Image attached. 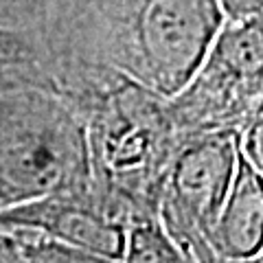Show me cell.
Segmentation results:
<instances>
[{"instance_id": "obj_12", "label": "cell", "mask_w": 263, "mask_h": 263, "mask_svg": "<svg viewBox=\"0 0 263 263\" xmlns=\"http://www.w3.org/2000/svg\"><path fill=\"white\" fill-rule=\"evenodd\" d=\"M184 248L191 252L195 263H263V254L261 257H252V259H226V257H221V254H217L215 250H213L206 243V239H202V237L184 243Z\"/></svg>"}, {"instance_id": "obj_1", "label": "cell", "mask_w": 263, "mask_h": 263, "mask_svg": "<svg viewBox=\"0 0 263 263\" xmlns=\"http://www.w3.org/2000/svg\"><path fill=\"white\" fill-rule=\"evenodd\" d=\"M224 20L219 0H55L40 29L60 60L121 72L167 99L195 72Z\"/></svg>"}, {"instance_id": "obj_8", "label": "cell", "mask_w": 263, "mask_h": 263, "mask_svg": "<svg viewBox=\"0 0 263 263\" xmlns=\"http://www.w3.org/2000/svg\"><path fill=\"white\" fill-rule=\"evenodd\" d=\"M13 90L60 95L62 66L37 27L0 22V92Z\"/></svg>"}, {"instance_id": "obj_10", "label": "cell", "mask_w": 263, "mask_h": 263, "mask_svg": "<svg viewBox=\"0 0 263 263\" xmlns=\"http://www.w3.org/2000/svg\"><path fill=\"white\" fill-rule=\"evenodd\" d=\"M15 237L20 246L24 263H121L119 259H110L103 254L90 252L77 246H68L64 241L51 239L35 230L24 228H7Z\"/></svg>"}, {"instance_id": "obj_4", "label": "cell", "mask_w": 263, "mask_h": 263, "mask_svg": "<svg viewBox=\"0 0 263 263\" xmlns=\"http://www.w3.org/2000/svg\"><path fill=\"white\" fill-rule=\"evenodd\" d=\"M167 110L180 138L204 132L237 134L263 110V18H226L195 72Z\"/></svg>"}, {"instance_id": "obj_3", "label": "cell", "mask_w": 263, "mask_h": 263, "mask_svg": "<svg viewBox=\"0 0 263 263\" xmlns=\"http://www.w3.org/2000/svg\"><path fill=\"white\" fill-rule=\"evenodd\" d=\"M95 193L86 123L44 90L0 92V211L48 195Z\"/></svg>"}, {"instance_id": "obj_6", "label": "cell", "mask_w": 263, "mask_h": 263, "mask_svg": "<svg viewBox=\"0 0 263 263\" xmlns=\"http://www.w3.org/2000/svg\"><path fill=\"white\" fill-rule=\"evenodd\" d=\"M0 228L35 230L110 259L123 257L125 224L103 206L97 193L48 195L0 211Z\"/></svg>"}, {"instance_id": "obj_13", "label": "cell", "mask_w": 263, "mask_h": 263, "mask_svg": "<svg viewBox=\"0 0 263 263\" xmlns=\"http://www.w3.org/2000/svg\"><path fill=\"white\" fill-rule=\"evenodd\" d=\"M0 263H24L20 246L7 228H0Z\"/></svg>"}, {"instance_id": "obj_11", "label": "cell", "mask_w": 263, "mask_h": 263, "mask_svg": "<svg viewBox=\"0 0 263 263\" xmlns=\"http://www.w3.org/2000/svg\"><path fill=\"white\" fill-rule=\"evenodd\" d=\"M237 147L243 158L263 174V110L248 119V123L237 132Z\"/></svg>"}, {"instance_id": "obj_9", "label": "cell", "mask_w": 263, "mask_h": 263, "mask_svg": "<svg viewBox=\"0 0 263 263\" xmlns=\"http://www.w3.org/2000/svg\"><path fill=\"white\" fill-rule=\"evenodd\" d=\"M121 263H195V259L164 230L158 217H136L125 228Z\"/></svg>"}, {"instance_id": "obj_5", "label": "cell", "mask_w": 263, "mask_h": 263, "mask_svg": "<svg viewBox=\"0 0 263 263\" xmlns=\"http://www.w3.org/2000/svg\"><path fill=\"white\" fill-rule=\"evenodd\" d=\"M239 158L237 134L184 136L162 180L158 219L178 243L206 239L230 191Z\"/></svg>"}, {"instance_id": "obj_2", "label": "cell", "mask_w": 263, "mask_h": 263, "mask_svg": "<svg viewBox=\"0 0 263 263\" xmlns=\"http://www.w3.org/2000/svg\"><path fill=\"white\" fill-rule=\"evenodd\" d=\"M86 123L92 186L119 221L158 217L180 136L167 99L108 68L77 64L64 90Z\"/></svg>"}, {"instance_id": "obj_7", "label": "cell", "mask_w": 263, "mask_h": 263, "mask_svg": "<svg viewBox=\"0 0 263 263\" xmlns=\"http://www.w3.org/2000/svg\"><path fill=\"white\" fill-rule=\"evenodd\" d=\"M206 243L226 259L263 254V191L261 171L239 154L235 178Z\"/></svg>"}]
</instances>
